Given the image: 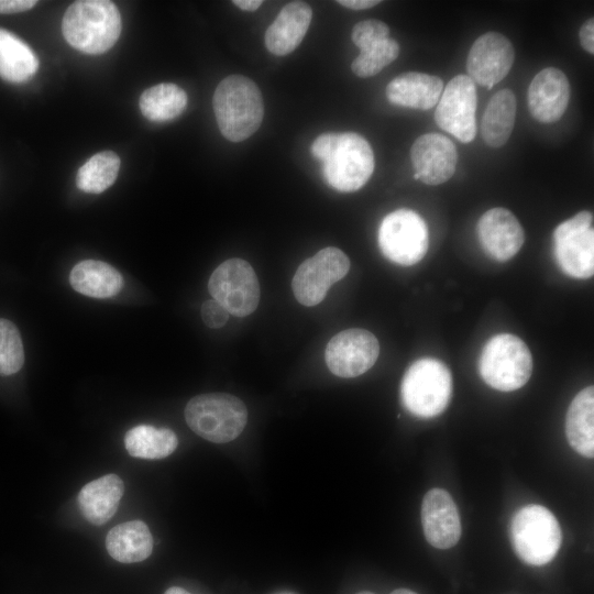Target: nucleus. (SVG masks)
Returning a JSON list of instances; mask_svg holds the SVG:
<instances>
[{"mask_svg": "<svg viewBox=\"0 0 594 594\" xmlns=\"http://www.w3.org/2000/svg\"><path fill=\"white\" fill-rule=\"evenodd\" d=\"M553 254L563 273L574 278L594 274L593 215L583 210L553 231Z\"/></svg>", "mask_w": 594, "mask_h": 594, "instance_id": "9", "label": "nucleus"}, {"mask_svg": "<svg viewBox=\"0 0 594 594\" xmlns=\"http://www.w3.org/2000/svg\"><path fill=\"white\" fill-rule=\"evenodd\" d=\"M356 594H374V593L369 592V591H362V592H359V593H356Z\"/></svg>", "mask_w": 594, "mask_h": 594, "instance_id": "40", "label": "nucleus"}, {"mask_svg": "<svg viewBox=\"0 0 594 594\" xmlns=\"http://www.w3.org/2000/svg\"><path fill=\"white\" fill-rule=\"evenodd\" d=\"M210 295L229 314L237 317L251 315L258 306L261 289L253 267L242 258L221 263L208 282Z\"/></svg>", "mask_w": 594, "mask_h": 594, "instance_id": "10", "label": "nucleus"}, {"mask_svg": "<svg viewBox=\"0 0 594 594\" xmlns=\"http://www.w3.org/2000/svg\"><path fill=\"white\" fill-rule=\"evenodd\" d=\"M479 370L491 387L512 392L522 387L532 372V358L526 343L510 333L492 337L484 345Z\"/></svg>", "mask_w": 594, "mask_h": 594, "instance_id": "7", "label": "nucleus"}, {"mask_svg": "<svg viewBox=\"0 0 594 594\" xmlns=\"http://www.w3.org/2000/svg\"><path fill=\"white\" fill-rule=\"evenodd\" d=\"M106 548L119 562H140L152 553L153 537L145 522L131 520L113 527L108 532Z\"/></svg>", "mask_w": 594, "mask_h": 594, "instance_id": "23", "label": "nucleus"}, {"mask_svg": "<svg viewBox=\"0 0 594 594\" xmlns=\"http://www.w3.org/2000/svg\"><path fill=\"white\" fill-rule=\"evenodd\" d=\"M377 242L391 262L410 266L421 261L428 251V227L414 210L397 209L382 220Z\"/></svg>", "mask_w": 594, "mask_h": 594, "instance_id": "8", "label": "nucleus"}, {"mask_svg": "<svg viewBox=\"0 0 594 594\" xmlns=\"http://www.w3.org/2000/svg\"><path fill=\"white\" fill-rule=\"evenodd\" d=\"M24 363V350L18 328L0 318V375H12Z\"/></svg>", "mask_w": 594, "mask_h": 594, "instance_id": "31", "label": "nucleus"}, {"mask_svg": "<svg viewBox=\"0 0 594 594\" xmlns=\"http://www.w3.org/2000/svg\"><path fill=\"white\" fill-rule=\"evenodd\" d=\"M38 68L31 47L11 32L0 29V77L9 82H23Z\"/></svg>", "mask_w": 594, "mask_h": 594, "instance_id": "26", "label": "nucleus"}, {"mask_svg": "<svg viewBox=\"0 0 594 594\" xmlns=\"http://www.w3.org/2000/svg\"><path fill=\"white\" fill-rule=\"evenodd\" d=\"M388 26L378 20H365L353 26L351 38L360 48H366L388 37Z\"/></svg>", "mask_w": 594, "mask_h": 594, "instance_id": "32", "label": "nucleus"}, {"mask_svg": "<svg viewBox=\"0 0 594 594\" xmlns=\"http://www.w3.org/2000/svg\"><path fill=\"white\" fill-rule=\"evenodd\" d=\"M569 444L585 458L594 455V387L587 386L571 402L565 417Z\"/></svg>", "mask_w": 594, "mask_h": 594, "instance_id": "22", "label": "nucleus"}, {"mask_svg": "<svg viewBox=\"0 0 594 594\" xmlns=\"http://www.w3.org/2000/svg\"><path fill=\"white\" fill-rule=\"evenodd\" d=\"M139 106L142 114L153 122H165L180 116L187 106L186 92L175 84L163 82L143 91Z\"/></svg>", "mask_w": 594, "mask_h": 594, "instance_id": "27", "label": "nucleus"}, {"mask_svg": "<svg viewBox=\"0 0 594 594\" xmlns=\"http://www.w3.org/2000/svg\"><path fill=\"white\" fill-rule=\"evenodd\" d=\"M476 87L468 75H457L443 89L435 111V121L462 143L476 135Z\"/></svg>", "mask_w": 594, "mask_h": 594, "instance_id": "12", "label": "nucleus"}, {"mask_svg": "<svg viewBox=\"0 0 594 594\" xmlns=\"http://www.w3.org/2000/svg\"><path fill=\"white\" fill-rule=\"evenodd\" d=\"M232 2L238 8L249 12L257 10L263 3L261 0H234Z\"/></svg>", "mask_w": 594, "mask_h": 594, "instance_id": "37", "label": "nucleus"}, {"mask_svg": "<svg viewBox=\"0 0 594 594\" xmlns=\"http://www.w3.org/2000/svg\"><path fill=\"white\" fill-rule=\"evenodd\" d=\"M517 101L514 92L503 89L493 95L485 109L481 132L492 147L503 146L509 139L516 119Z\"/></svg>", "mask_w": 594, "mask_h": 594, "instance_id": "25", "label": "nucleus"}, {"mask_svg": "<svg viewBox=\"0 0 594 594\" xmlns=\"http://www.w3.org/2000/svg\"><path fill=\"white\" fill-rule=\"evenodd\" d=\"M119 169L120 158L114 152L97 153L78 169L76 185L84 193L100 194L114 183Z\"/></svg>", "mask_w": 594, "mask_h": 594, "instance_id": "29", "label": "nucleus"}, {"mask_svg": "<svg viewBox=\"0 0 594 594\" xmlns=\"http://www.w3.org/2000/svg\"><path fill=\"white\" fill-rule=\"evenodd\" d=\"M380 344L376 337L365 329H346L328 342L324 360L331 373L350 378L362 375L376 362Z\"/></svg>", "mask_w": 594, "mask_h": 594, "instance_id": "13", "label": "nucleus"}, {"mask_svg": "<svg viewBox=\"0 0 594 594\" xmlns=\"http://www.w3.org/2000/svg\"><path fill=\"white\" fill-rule=\"evenodd\" d=\"M443 91V81L437 76L410 72L395 77L386 87V97L393 105L418 110L435 107Z\"/></svg>", "mask_w": 594, "mask_h": 594, "instance_id": "20", "label": "nucleus"}, {"mask_svg": "<svg viewBox=\"0 0 594 594\" xmlns=\"http://www.w3.org/2000/svg\"><path fill=\"white\" fill-rule=\"evenodd\" d=\"M381 1L377 0H339L338 3L352 9V10H364L370 9L376 4H378Z\"/></svg>", "mask_w": 594, "mask_h": 594, "instance_id": "36", "label": "nucleus"}, {"mask_svg": "<svg viewBox=\"0 0 594 594\" xmlns=\"http://www.w3.org/2000/svg\"><path fill=\"white\" fill-rule=\"evenodd\" d=\"M35 0H0V13H15L30 10Z\"/></svg>", "mask_w": 594, "mask_h": 594, "instance_id": "35", "label": "nucleus"}, {"mask_svg": "<svg viewBox=\"0 0 594 594\" xmlns=\"http://www.w3.org/2000/svg\"><path fill=\"white\" fill-rule=\"evenodd\" d=\"M477 237L487 254L499 262L516 255L525 242V232L513 212L492 208L479 220Z\"/></svg>", "mask_w": 594, "mask_h": 594, "instance_id": "17", "label": "nucleus"}, {"mask_svg": "<svg viewBox=\"0 0 594 594\" xmlns=\"http://www.w3.org/2000/svg\"><path fill=\"white\" fill-rule=\"evenodd\" d=\"M570 96L571 88L565 74L558 68L547 67L529 85L528 109L539 122H556L565 112Z\"/></svg>", "mask_w": 594, "mask_h": 594, "instance_id": "18", "label": "nucleus"}, {"mask_svg": "<svg viewBox=\"0 0 594 594\" xmlns=\"http://www.w3.org/2000/svg\"><path fill=\"white\" fill-rule=\"evenodd\" d=\"M201 318L207 327L218 329L226 324L229 312L217 300L209 299L201 306Z\"/></svg>", "mask_w": 594, "mask_h": 594, "instance_id": "33", "label": "nucleus"}, {"mask_svg": "<svg viewBox=\"0 0 594 594\" xmlns=\"http://www.w3.org/2000/svg\"><path fill=\"white\" fill-rule=\"evenodd\" d=\"M421 524L427 541L435 548L449 549L461 536L458 507L442 488L428 491L421 504Z\"/></svg>", "mask_w": 594, "mask_h": 594, "instance_id": "16", "label": "nucleus"}, {"mask_svg": "<svg viewBox=\"0 0 594 594\" xmlns=\"http://www.w3.org/2000/svg\"><path fill=\"white\" fill-rule=\"evenodd\" d=\"M312 18L310 6L293 1L282 8L264 36L266 48L274 55L292 53L305 37Z\"/></svg>", "mask_w": 594, "mask_h": 594, "instance_id": "19", "label": "nucleus"}, {"mask_svg": "<svg viewBox=\"0 0 594 594\" xmlns=\"http://www.w3.org/2000/svg\"><path fill=\"white\" fill-rule=\"evenodd\" d=\"M282 594H292V593H282Z\"/></svg>", "mask_w": 594, "mask_h": 594, "instance_id": "41", "label": "nucleus"}, {"mask_svg": "<svg viewBox=\"0 0 594 594\" xmlns=\"http://www.w3.org/2000/svg\"><path fill=\"white\" fill-rule=\"evenodd\" d=\"M415 174L427 185H440L455 172L458 153L453 142L439 133L420 135L410 148Z\"/></svg>", "mask_w": 594, "mask_h": 594, "instance_id": "15", "label": "nucleus"}, {"mask_svg": "<svg viewBox=\"0 0 594 594\" xmlns=\"http://www.w3.org/2000/svg\"><path fill=\"white\" fill-rule=\"evenodd\" d=\"M398 54V43L394 38L387 37L360 50L359 56L351 64V69L359 77H371L394 62Z\"/></svg>", "mask_w": 594, "mask_h": 594, "instance_id": "30", "label": "nucleus"}, {"mask_svg": "<svg viewBox=\"0 0 594 594\" xmlns=\"http://www.w3.org/2000/svg\"><path fill=\"white\" fill-rule=\"evenodd\" d=\"M349 270L350 260L343 251L333 246L324 248L298 266L292 280L293 293L301 305L316 306Z\"/></svg>", "mask_w": 594, "mask_h": 594, "instance_id": "11", "label": "nucleus"}, {"mask_svg": "<svg viewBox=\"0 0 594 594\" xmlns=\"http://www.w3.org/2000/svg\"><path fill=\"white\" fill-rule=\"evenodd\" d=\"M69 283L76 292L85 296L109 298L121 290L123 278L106 262L85 260L73 267Z\"/></svg>", "mask_w": 594, "mask_h": 594, "instance_id": "24", "label": "nucleus"}, {"mask_svg": "<svg viewBox=\"0 0 594 594\" xmlns=\"http://www.w3.org/2000/svg\"><path fill=\"white\" fill-rule=\"evenodd\" d=\"M311 152L321 162L326 182L342 193L356 191L374 172V154L370 143L354 132L320 134Z\"/></svg>", "mask_w": 594, "mask_h": 594, "instance_id": "1", "label": "nucleus"}, {"mask_svg": "<svg viewBox=\"0 0 594 594\" xmlns=\"http://www.w3.org/2000/svg\"><path fill=\"white\" fill-rule=\"evenodd\" d=\"M212 105L219 130L231 142L248 139L262 123L261 91L254 81L242 75H230L221 80Z\"/></svg>", "mask_w": 594, "mask_h": 594, "instance_id": "2", "label": "nucleus"}, {"mask_svg": "<svg viewBox=\"0 0 594 594\" xmlns=\"http://www.w3.org/2000/svg\"><path fill=\"white\" fill-rule=\"evenodd\" d=\"M123 492V481L117 474L103 475L80 490L79 509L89 522L103 525L116 514Z\"/></svg>", "mask_w": 594, "mask_h": 594, "instance_id": "21", "label": "nucleus"}, {"mask_svg": "<svg viewBox=\"0 0 594 594\" xmlns=\"http://www.w3.org/2000/svg\"><path fill=\"white\" fill-rule=\"evenodd\" d=\"M391 594H418V593L408 588H397V590H394Z\"/></svg>", "mask_w": 594, "mask_h": 594, "instance_id": "39", "label": "nucleus"}, {"mask_svg": "<svg viewBox=\"0 0 594 594\" xmlns=\"http://www.w3.org/2000/svg\"><path fill=\"white\" fill-rule=\"evenodd\" d=\"M185 419L199 437L215 443H226L243 431L248 410L244 403L231 394H201L187 403Z\"/></svg>", "mask_w": 594, "mask_h": 594, "instance_id": "5", "label": "nucleus"}, {"mask_svg": "<svg viewBox=\"0 0 594 594\" xmlns=\"http://www.w3.org/2000/svg\"><path fill=\"white\" fill-rule=\"evenodd\" d=\"M124 443L134 458L163 459L175 451L178 439L170 429L139 425L125 433Z\"/></svg>", "mask_w": 594, "mask_h": 594, "instance_id": "28", "label": "nucleus"}, {"mask_svg": "<svg viewBox=\"0 0 594 594\" xmlns=\"http://www.w3.org/2000/svg\"><path fill=\"white\" fill-rule=\"evenodd\" d=\"M452 392L450 370L437 359L414 362L404 374L400 395L404 407L414 416L431 418L448 407Z\"/></svg>", "mask_w": 594, "mask_h": 594, "instance_id": "6", "label": "nucleus"}, {"mask_svg": "<svg viewBox=\"0 0 594 594\" xmlns=\"http://www.w3.org/2000/svg\"><path fill=\"white\" fill-rule=\"evenodd\" d=\"M509 535L517 557L530 565L549 563L562 542L557 518L548 508L537 504L524 506L514 514Z\"/></svg>", "mask_w": 594, "mask_h": 594, "instance_id": "4", "label": "nucleus"}, {"mask_svg": "<svg viewBox=\"0 0 594 594\" xmlns=\"http://www.w3.org/2000/svg\"><path fill=\"white\" fill-rule=\"evenodd\" d=\"M515 59L510 41L498 32H487L472 44L466 58L468 76L491 89L509 73Z\"/></svg>", "mask_w": 594, "mask_h": 594, "instance_id": "14", "label": "nucleus"}, {"mask_svg": "<svg viewBox=\"0 0 594 594\" xmlns=\"http://www.w3.org/2000/svg\"><path fill=\"white\" fill-rule=\"evenodd\" d=\"M582 47L590 54H594V19L586 20L579 32Z\"/></svg>", "mask_w": 594, "mask_h": 594, "instance_id": "34", "label": "nucleus"}, {"mask_svg": "<svg viewBox=\"0 0 594 594\" xmlns=\"http://www.w3.org/2000/svg\"><path fill=\"white\" fill-rule=\"evenodd\" d=\"M164 594H190V593L183 587L172 586L168 590H166Z\"/></svg>", "mask_w": 594, "mask_h": 594, "instance_id": "38", "label": "nucleus"}, {"mask_svg": "<svg viewBox=\"0 0 594 594\" xmlns=\"http://www.w3.org/2000/svg\"><path fill=\"white\" fill-rule=\"evenodd\" d=\"M62 30L65 40L74 48L86 54H102L118 41L121 18L111 1H76L66 10Z\"/></svg>", "mask_w": 594, "mask_h": 594, "instance_id": "3", "label": "nucleus"}]
</instances>
